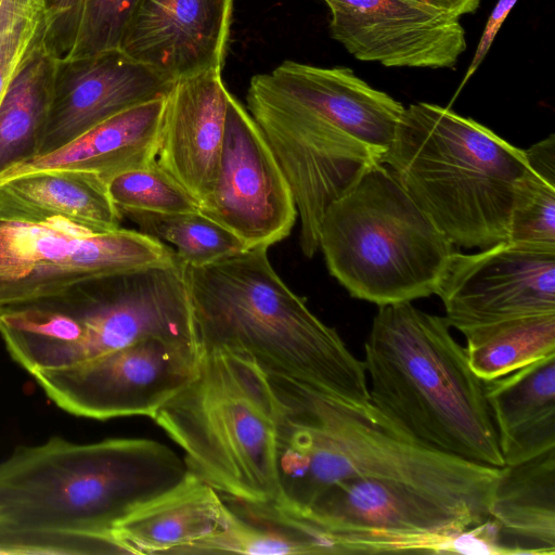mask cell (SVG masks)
Segmentation results:
<instances>
[{
	"label": "cell",
	"mask_w": 555,
	"mask_h": 555,
	"mask_svg": "<svg viewBox=\"0 0 555 555\" xmlns=\"http://www.w3.org/2000/svg\"><path fill=\"white\" fill-rule=\"evenodd\" d=\"M443 10L461 17L464 14L474 13L481 0H410Z\"/></svg>",
	"instance_id": "cell-36"
},
{
	"label": "cell",
	"mask_w": 555,
	"mask_h": 555,
	"mask_svg": "<svg viewBox=\"0 0 555 555\" xmlns=\"http://www.w3.org/2000/svg\"><path fill=\"white\" fill-rule=\"evenodd\" d=\"M43 42L56 60L69 56L78 34L83 0H40Z\"/></svg>",
	"instance_id": "cell-33"
},
{
	"label": "cell",
	"mask_w": 555,
	"mask_h": 555,
	"mask_svg": "<svg viewBox=\"0 0 555 555\" xmlns=\"http://www.w3.org/2000/svg\"><path fill=\"white\" fill-rule=\"evenodd\" d=\"M137 2L138 0H83L76 42L67 59L88 57L119 49Z\"/></svg>",
	"instance_id": "cell-32"
},
{
	"label": "cell",
	"mask_w": 555,
	"mask_h": 555,
	"mask_svg": "<svg viewBox=\"0 0 555 555\" xmlns=\"http://www.w3.org/2000/svg\"><path fill=\"white\" fill-rule=\"evenodd\" d=\"M0 203L37 215L64 217L96 232L116 230L122 219L107 182L79 170H40L4 180L0 182Z\"/></svg>",
	"instance_id": "cell-24"
},
{
	"label": "cell",
	"mask_w": 555,
	"mask_h": 555,
	"mask_svg": "<svg viewBox=\"0 0 555 555\" xmlns=\"http://www.w3.org/2000/svg\"><path fill=\"white\" fill-rule=\"evenodd\" d=\"M173 82L119 49L57 60L39 155L127 108L165 96Z\"/></svg>",
	"instance_id": "cell-16"
},
{
	"label": "cell",
	"mask_w": 555,
	"mask_h": 555,
	"mask_svg": "<svg viewBox=\"0 0 555 555\" xmlns=\"http://www.w3.org/2000/svg\"><path fill=\"white\" fill-rule=\"evenodd\" d=\"M482 383L505 465L555 449V353Z\"/></svg>",
	"instance_id": "cell-21"
},
{
	"label": "cell",
	"mask_w": 555,
	"mask_h": 555,
	"mask_svg": "<svg viewBox=\"0 0 555 555\" xmlns=\"http://www.w3.org/2000/svg\"><path fill=\"white\" fill-rule=\"evenodd\" d=\"M246 103L289 184L300 220L299 245L311 258L320 249L326 208L364 170L383 163L385 153L354 139L263 74L250 79Z\"/></svg>",
	"instance_id": "cell-11"
},
{
	"label": "cell",
	"mask_w": 555,
	"mask_h": 555,
	"mask_svg": "<svg viewBox=\"0 0 555 555\" xmlns=\"http://www.w3.org/2000/svg\"><path fill=\"white\" fill-rule=\"evenodd\" d=\"M119 210L158 214L198 210L199 203L156 162L125 171L107 182Z\"/></svg>",
	"instance_id": "cell-29"
},
{
	"label": "cell",
	"mask_w": 555,
	"mask_h": 555,
	"mask_svg": "<svg viewBox=\"0 0 555 555\" xmlns=\"http://www.w3.org/2000/svg\"><path fill=\"white\" fill-rule=\"evenodd\" d=\"M463 335L472 370L489 380L555 353V313L509 319Z\"/></svg>",
	"instance_id": "cell-27"
},
{
	"label": "cell",
	"mask_w": 555,
	"mask_h": 555,
	"mask_svg": "<svg viewBox=\"0 0 555 555\" xmlns=\"http://www.w3.org/2000/svg\"><path fill=\"white\" fill-rule=\"evenodd\" d=\"M179 260L172 247L141 231L96 232L0 203V311L91 280Z\"/></svg>",
	"instance_id": "cell-9"
},
{
	"label": "cell",
	"mask_w": 555,
	"mask_h": 555,
	"mask_svg": "<svg viewBox=\"0 0 555 555\" xmlns=\"http://www.w3.org/2000/svg\"><path fill=\"white\" fill-rule=\"evenodd\" d=\"M196 345L149 337L87 362L31 374L46 396L76 416L151 417L194 376Z\"/></svg>",
	"instance_id": "cell-12"
},
{
	"label": "cell",
	"mask_w": 555,
	"mask_h": 555,
	"mask_svg": "<svg viewBox=\"0 0 555 555\" xmlns=\"http://www.w3.org/2000/svg\"><path fill=\"white\" fill-rule=\"evenodd\" d=\"M507 241L555 246V183L529 167L515 192Z\"/></svg>",
	"instance_id": "cell-30"
},
{
	"label": "cell",
	"mask_w": 555,
	"mask_h": 555,
	"mask_svg": "<svg viewBox=\"0 0 555 555\" xmlns=\"http://www.w3.org/2000/svg\"><path fill=\"white\" fill-rule=\"evenodd\" d=\"M166 95L127 108L62 147L0 175V182L34 171L68 169L112 178L156 159Z\"/></svg>",
	"instance_id": "cell-20"
},
{
	"label": "cell",
	"mask_w": 555,
	"mask_h": 555,
	"mask_svg": "<svg viewBox=\"0 0 555 555\" xmlns=\"http://www.w3.org/2000/svg\"><path fill=\"white\" fill-rule=\"evenodd\" d=\"M383 164L454 246L507 241L528 170L525 150L450 108L418 102L404 107Z\"/></svg>",
	"instance_id": "cell-5"
},
{
	"label": "cell",
	"mask_w": 555,
	"mask_h": 555,
	"mask_svg": "<svg viewBox=\"0 0 555 555\" xmlns=\"http://www.w3.org/2000/svg\"><path fill=\"white\" fill-rule=\"evenodd\" d=\"M198 210L234 234L245 249H268L283 241L298 217L289 184L266 138L231 93L216 181Z\"/></svg>",
	"instance_id": "cell-13"
},
{
	"label": "cell",
	"mask_w": 555,
	"mask_h": 555,
	"mask_svg": "<svg viewBox=\"0 0 555 555\" xmlns=\"http://www.w3.org/2000/svg\"><path fill=\"white\" fill-rule=\"evenodd\" d=\"M450 327L411 301L379 306L364 345L369 402L425 448L502 468L482 379Z\"/></svg>",
	"instance_id": "cell-4"
},
{
	"label": "cell",
	"mask_w": 555,
	"mask_h": 555,
	"mask_svg": "<svg viewBox=\"0 0 555 555\" xmlns=\"http://www.w3.org/2000/svg\"><path fill=\"white\" fill-rule=\"evenodd\" d=\"M233 0H138L119 50L175 82L222 69Z\"/></svg>",
	"instance_id": "cell-17"
},
{
	"label": "cell",
	"mask_w": 555,
	"mask_h": 555,
	"mask_svg": "<svg viewBox=\"0 0 555 555\" xmlns=\"http://www.w3.org/2000/svg\"><path fill=\"white\" fill-rule=\"evenodd\" d=\"M516 2L517 0H498V3L495 4L491 14L489 15V18L486 23L479 43L476 48L472 63L467 68V72L464 76L462 83L460 85V88H462L465 85V82L479 67L483 57L488 53L499 29L503 25L508 13L512 11Z\"/></svg>",
	"instance_id": "cell-34"
},
{
	"label": "cell",
	"mask_w": 555,
	"mask_h": 555,
	"mask_svg": "<svg viewBox=\"0 0 555 555\" xmlns=\"http://www.w3.org/2000/svg\"><path fill=\"white\" fill-rule=\"evenodd\" d=\"M0 335L30 375L74 366L138 340L197 346L185 264L91 280L59 296L0 311Z\"/></svg>",
	"instance_id": "cell-6"
},
{
	"label": "cell",
	"mask_w": 555,
	"mask_h": 555,
	"mask_svg": "<svg viewBox=\"0 0 555 555\" xmlns=\"http://www.w3.org/2000/svg\"><path fill=\"white\" fill-rule=\"evenodd\" d=\"M295 515L323 535L331 554L453 553L457 533L489 518L418 486L372 478L336 483Z\"/></svg>",
	"instance_id": "cell-10"
},
{
	"label": "cell",
	"mask_w": 555,
	"mask_h": 555,
	"mask_svg": "<svg viewBox=\"0 0 555 555\" xmlns=\"http://www.w3.org/2000/svg\"><path fill=\"white\" fill-rule=\"evenodd\" d=\"M489 519L506 554H555V449L501 468Z\"/></svg>",
	"instance_id": "cell-23"
},
{
	"label": "cell",
	"mask_w": 555,
	"mask_h": 555,
	"mask_svg": "<svg viewBox=\"0 0 555 555\" xmlns=\"http://www.w3.org/2000/svg\"><path fill=\"white\" fill-rule=\"evenodd\" d=\"M332 37L387 67L453 68L466 49L460 17L410 0H324Z\"/></svg>",
	"instance_id": "cell-15"
},
{
	"label": "cell",
	"mask_w": 555,
	"mask_h": 555,
	"mask_svg": "<svg viewBox=\"0 0 555 555\" xmlns=\"http://www.w3.org/2000/svg\"><path fill=\"white\" fill-rule=\"evenodd\" d=\"M43 29L40 0H0V103Z\"/></svg>",
	"instance_id": "cell-31"
},
{
	"label": "cell",
	"mask_w": 555,
	"mask_h": 555,
	"mask_svg": "<svg viewBox=\"0 0 555 555\" xmlns=\"http://www.w3.org/2000/svg\"><path fill=\"white\" fill-rule=\"evenodd\" d=\"M319 248L350 296L378 307L436 294L457 251L383 163L326 208Z\"/></svg>",
	"instance_id": "cell-8"
},
{
	"label": "cell",
	"mask_w": 555,
	"mask_h": 555,
	"mask_svg": "<svg viewBox=\"0 0 555 555\" xmlns=\"http://www.w3.org/2000/svg\"><path fill=\"white\" fill-rule=\"evenodd\" d=\"M188 473L145 438L18 447L0 462V553L129 554L114 527Z\"/></svg>",
	"instance_id": "cell-1"
},
{
	"label": "cell",
	"mask_w": 555,
	"mask_h": 555,
	"mask_svg": "<svg viewBox=\"0 0 555 555\" xmlns=\"http://www.w3.org/2000/svg\"><path fill=\"white\" fill-rule=\"evenodd\" d=\"M121 216L135 223L139 231L175 246L185 266H206L246 250L234 234L199 210L173 214L130 210Z\"/></svg>",
	"instance_id": "cell-28"
},
{
	"label": "cell",
	"mask_w": 555,
	"mask_h": 555,
	"mask_svg": "<svg viewBox=\"0 0 555 555\" xmlns=\"http://www.w3.org/2000/svg\"><path fill=\"white\" fill-rule=\"evenodd\" d=\"M151 418L182 449L189 470L219 493L276 500V404L268 374L250 358L199 350L192 379Z\"/></svg>",
	"instance_id": "cell-7"
},
{
	"label": "cell",
	"mask_w": 555,
	"mask_h": 555,
	"mask_svg": "<svg viewBox=\"0 0 555 555\" xmlns=\"http://www.w3.org/2000/svg\"><path fill=\"white\" fill-rule=\"evenodd\" d=\"M268 377L278 415L275 503L282 508L300 513L336 483L372 478L412 483L489 511L501 468L425 448L370 403H347L286 377Z\"/></svg>",
	"instance_id": "cell-2"
},
{
	"label": "cell",
	"mask_w": 555,
	"mask_h": 555,
	"mask_svg": "<svg viewBox=\"0 0 555 555\" xmlns=\"http://www.w3.org/2000/svg\"><path fill=\"white\" fill-rule=\"evenodd\" d=\"M223 521L221 494L189 470L177 487L138 508L112 532L129 554H191Z\"/></svg>",
	"instance_id": "cell-22"
},
{
	"label": "cell",
	"mask_w": 555,
	"mask_h": 555,
	"mask_svg": "<svg viewBox=\"0 0 555 555\" xmlns=\"http://www.w3.org/2000/svg\"><path fill=\"white\" fill-rule=\"evenodd\" d=\"M263 75L354 139L384 153L404 111L400 102L374 89L348 67L324 68L285 61Z\"/></svg>",
	"instance_id": "cell-19"
},
{
	"label": "cell",
	"mask_w": 555,
	"mask_h": 555,
	"mask_svg": "<svg viewBox=\"0 0 555 555\" xmlns=\"http://www.w3.org/2000/svg\"><path fill=\"white\" fill-rule=\"evenodd\" d=\"M221 496L222 529L197 544L191 554H330L326 541L313 526L276 503Z\"/></svg>",
	"instance_id": "cell-25"
},
{
	"label": "cell",
	"mask_w": 555,
	"mask_h": 555,
	"mask_svg": "<svg viewBox=\"0 0 555 555\" xmlns=\"http://www.w3.org/2000/svg\"><path fill=\"white\" fill-rule=\"evenodd\" d=\"M528 167L555 183V135L539 141L525 151Z\"/></svg>",
	"instance_id": "cell-35"
},
{
	"label": "cell",
	"mask_w": 555,
	"mask_h": 555,
	"mask_svg": "<svg viewBox=\"0 0 555 555\" xmlns=\"http://www.w3.org/2000/svg\"><path fill=\"white\" fill-rule=\"evenodd\" d=\"M229 93L212 69L175 81L166 95L156 162L199 204L216 181Z\"/></svg>",
	"instance_id": "cell-18"
},
{
	"label": "cell",
	"mask_w": 555,
	"mask_h": 555,
	"mask_svg": "<svg viewBox=\"0 0 555 555\" xmlns=\"http://www.w3.org/2000/svg\"><path fill=\"white\" fill-rule=\"evenodd\" d=\"M56 62L42 38L11 80L0 103V175L39 154Z\"/></svg>",
	"instance_id": "cell-26"
},
{
	"label": "cell",
	"mask_w": 555,
	"mask_h": 555,
	"mask_svg": "<svg viewBox=\"0 0 555 555\" xmlns=\"http://www.w3.org/2000/svg\"><path fill=\"white\" fill-rule=\"evenodd\" d=\"M185 281L199 350L241 353L269 375L347 403H370L363 361L284 283L267 248L185 266Z\"/></svg>",
	"instance_id": "cell-3"
},
{
	"label": "cell",
	"mask_w": 555,
	"mask_h": 555,
	"mask_svg": "<svg viewBox=\"0 0 555 555\" xmlns=\"http://www.w3.org/2000/svg\"><path fill=\"white\" fill-rule=\"evenodd\" d=\"M436 295L451 327L469 330L555 313V246L504 241L477 254L456 251Z\"/></svg>",
	"instance_id": "cell-14"
}]
</instances>
